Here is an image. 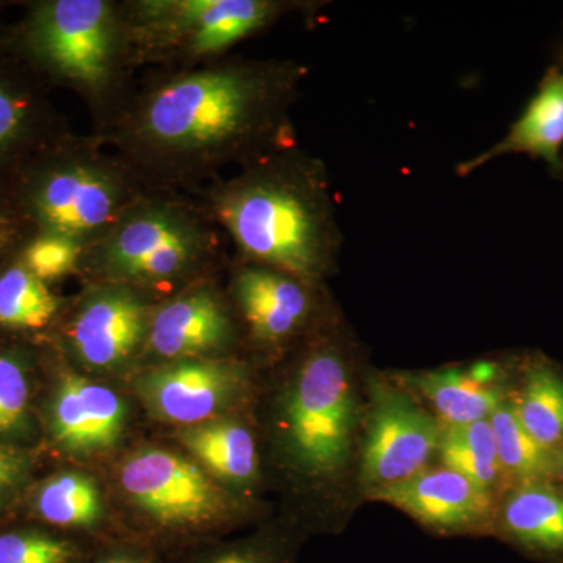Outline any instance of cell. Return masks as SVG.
Masks as SVG:
<instances>
[{"label":"cell","mask_w":563,"mask_h":563,"mask_svg":"<svg viewBox=\"0 0 563 563\" xmlns=\"http://www.w3.org/2000/svg\"><path fill=\"white\" fill-rule=\"evenodd\" d=\"M309 66L224 57L151 69L101 132L92 133L152 188L191 195L225 168L298 146L291 110Z\"/></svg>","instance_id":"cell-1"},{"label":"cell","mask_w":563,"mask_h":563,"mask_svg":"<svg viewBox=\"0 0 563 563\" xmlns=\"http://www.w3.org/2000/svg\"><path fill=\"white\" fill-rule=\"evenodd\" d=\"M240 262L322 284L343 233L321 158L299 146L274 152L192 191Z\"/></svg>","instance_id":"cell-2"},{"label":"cell","mask_w":563,"mask_h":563,"mask_svg":"<svg viewBox=\"0 0 563 563\" xmlns=\"http://www.w3.org/2000/svg\"><path fill=\"white\" fill-rule=\"evenodd\" d=\"M228 246L195 198L155 188L85 247L77 276L91 284L128 285L162 301L213 277L228 262Z\"/></svg>","instance_id":"cell-3"},{"label":"cell","mask_w":563,"mask_h":563,"mask_svg":"<svg viewBox=\"0 0 563 563\" xmlns=\"http://www.w3.org/2000/svg\"><path fill=\"white\" fill-rule=\"evenodd\" d=\"M13 52L38 79L76 92L101 132L135 85L122 0H43L29 9Z\"/></svg>","instance_id":"cell-4"},{"label":"cell","mask_w":563,"mask_h":563,"mask_svg":"<svg viewBox=\"0 0 563 563\" xmlns=\"http://www.w3.org/2000/svg\"><path fill=\"white\" fill-rule=\"evenodd\" d=\"M7 188L36 232L84 247L155 190L98 136L73 132L25 163Z\"/></svg>","instance_id":"cell-5"},{"label":"cell","mask_w":563,"mask_h":563,"mask_svg":"<svg viewBox=\"0 0 563 563\" xmlns=\"http://www.w3.org/2000/svg\"><path fill=\"white\" fill-rule=\"evenodd\" d=\"M307 0H122L135 69L192 68L228 57L288 14L314 13Z\"/></svg>","instance_id":"cell-6"},{"label":"cell","mask_w":563,"mask_h":563,"mask_svg":"<svg viewBox=\"0 0 563 563\" xmlns=\"http://www.w3.org/2000/svg\"><path fill=\"white\" fill-rule=\"evenodd\" d=\"M355 432V395L343 343L317 340L302 355L280 407L285 451L299 472L333 476L346 465Z\"/></svg>","instance_id":"cell-7"},{"label":"cell","mask_w":563,"mask_h":563,"mask_svg":"<svg viewBox=\"0 0 563 563\" xmlns=\"http://www.w3.org/2000/svg\"><path fill=\"white\" fill-rule=\"evenodd\" d=\"M120 484L133 506L166 531H203L224 523L235 507L201 465L157 448L129 455L120 470Z\"/></svg>","instance_id":"cell-8"},{"label":"cell","mask_w":563,"mask_h":563,"mask_svg":"<svg viewBox=\"0 0 563 563\" xmlns=\"http://www.w3.org/2000/svg\"><path fill=\"white\" fill-rule=\"evenodd\" d=\"M158 301L128 285L90 284L69 303L52 339L81 366L120 372L143 355Z\"/></svg>","instance_id":"cell-9"},{"label":"cell","mask_w":563,"mask_h":563,"mask_svg":"<svg viewBox=\"0 0 563 563\" xmlns=\"http://www.w3.org/2000/svg\"><path fill=\"white\" fill-rule=\"evenodd\" d=\"M369 383L372 410L361 474L363 485L373 492L424 472L439 451L442 429L412 396L379 379Z\"/></svg>","instance_id":"cell-10"},{"label":"cell","mask_w":563,"mask_h":563,"mask_svg":"<svg viewBox=\"0 0 563 563\" xmlns=\"http://www.w3.org/2000/svg\"><path fill=\"white\" fill-rule=\"evenodd\" d=\"M229 299L247 339L263 350H277L302 339L322 313L321 284L272 266L229 263Z\"/></svg>","instance_id":"cell-11"},{"label":"cell","mask_w":563,"mask_h":563,"mask_svg":"<svg viewBox=\"0 0 563 563\" xmlns=\"http://www.w3.org/2000/svg\"><path fill=\"white\" fill-rule=\"evenodd\" d=\"M239 324L229 296L207 277L158 301L143 355L162 363L222 358L239 342Z\"/></svg>","instance_id":"cell-12"},{"label":"cell","mask_w":563,"mask_h":563,"mask_svg":"<svg viewBox=\"0 0 563 563\" xmlns=\"http://www.w3.org/2000/svg\"><path fill=\"white\" fill-rule=\"evenodd\" d=\"M246 383L242 362L191 358L155 366L140 377L136 390L158 420L188 428L221 417L242 396Z\"/></svg>","instance_id":"cell-13"},{"label":"cell","mask_w":563,"mask_h":563,"mask_svg":"<svg viewBox=\"0 0 563 563\" xmlns=\"http://www.w3.org/2000/svg\"><path fill=\"white\" fill-rule=\"evenodd\" d=\"M128 406L111 388L62 366L40 410L41 433L62 453H103L120 442Z\"/></svg>","instance_id":"cell-14"},{"label":"cell","mask_w":563,"mask_h":563,"mask_svg":"<svg viewBox=\"0 0 563 563\" xmlns=\"http://www.w3.org/2000/svg\"><path fill=\"white\" fill-rule=\"evenodd\" d=\"M36 81L20 58L0 63V188L9 187L25 163L70 132Z\"/></svg>","instance_id":"cell-15"},{"label":"cell","mask_w":563,"mask_h":563,"mask_svg":"<svg viewBox=\"0 0 563 563\" xmlns=\"http://www.w3.org/2000/svg\"><path fill=\"white\" fill-rule=\"evenodd\" d=\"M369 496L442 531L476 528L492 510L490 492L450 468L424 470L404 483L369 492Z\"/></svg>","instance_id":"cell-16"},{"label":"cell","mask_w":563,"mask_h":563,"mask_svg":"<svg viewBox=\"0 0 563 563\" xmlns=\"http://www.w3.org/2000/svg\"><path fill=\"white\" fill-rule=\"evenodd\" d=\"M563 55L561 62L550 66L540 80L536 95L521 117L510 125L503 140L490 150L474 155L455 168L466 177L483 166L506 155H529L547 163L555 177L563 168Z\"/></svg>","instance_id":"cell-17"},{"label":"cell","mask_w":563,"mask_h":563,"mask_svg":"<svg viewBox=\"0 0 563 563\" xmlns=\"http://www.w3.org/2000/svg\"><path fill=\"white\" fill-rule=\"evenodd\" d=\"M406 383L432 404L446 426L490 420L504 402L501 368L493 362L407 374Z\"/></svg>","instance_id":"cell-18"},{"label":"cell","mask_w":563,"mask_h":563,"mask_svg":"<svg viewBox=\"0 0 563 563\" xmlns=\"http://www.w3.org/2000/svg\"><path fill=\"white\" fill-rule=\"evenodd\" d=\"M69 301L24 265L20 255L0 266V333L38 340L54 335Z\"/></svg>","instance_id":"cell-19"},{"label":"cell","mask_w":563,"mask_h":563,"mask_svg":"<svg viewBox=\"0 0 563 563\" xmlns=\"http://www.w3.org/2000/svg\"><path fill=\"white\" fill-rule=\"evenodd\" d=\"M22 506L33 520L54 531H90L103 520L98 483L88 474L73 470L35 481Z\"/></svg>","instance_id":"cell-20"},{"label":"cell","mask_w":563,"mask_h":563,"mask_svg":"<svg viewBox=\"0 0 563 563\" xmlns=\"http://www.w3.org/2000/svg\"><path fill=\"white\" fill-rule=\"evenodd\" d=\"M179 442L203 470L221 483L243 487L257 476V448L254 435L242 422L213 418L201 424L181 428Z\"/></svg>","instance_id":"cell-21"},{"label":"cell","mask_w":563,"mask_h":563,"mask_svg":"<svg viewBox=\"0 0 563 563\" xmlns=\"http://www.w3.org/2000/svg\"><path fill=\"white\" fill-rule=\"evenodd\" d=\"M35 358L27 347L0 343V440L32 450L41 435Z\"/></svg>","instance_id":"cell-22"},{"label":"cell","mask_w":563,"mask_h":563,"mask_svg":"<svg viewBox=\"0 0 563 563\" xmlns=\"http://www.w3.org/2000/svg\"><path fill=\"white\" fill-rule=\"evenodd\" d=\"M503 528L532 553L563 555V493L547 483L520 485L504 504Z\"/></svg>","instance_id":"cell-23"},{"label":"cell","mask_w":563,"mask_h":563,"mask_svg":"<svg viewBox=\"0 0 563 563\" xmlns=\"http://www.w3.org/2000/svg\"><path fill=\"white\" fill-rule=\"evenodd\" d=\"M525 431L544 450L554 453L563 443V377L550 363L532 362L525 385L512 402Z\"/></svg>","instance_id":"cell-24"},{"label":"cell","mask_w":563,"mask_h":563,"mask_svg":"<svg viewBox=\"0 0 563 563\" xmlns=\"http://www.w3.org/2000/svg\"><path fill=\"white\" fill-rule=\"evenodd\" d=\"M439 454L444 468L468 477L487 492H492L503 474L490 420L446 426Z\"/></svg>","instance_id":"cell-25"},{"label":"cell","mask_w":563,"mask_h":563,"mask_svg":"<svg viewBox=\"0 0 563 563\" xmlns=\"http://www.w3.org/2000/svg\"><path fill=\"white\" fill-rule=\"evenodd\" d=\"M496 451L503 473L521 485L544 483L558 468L554 453L544 450L525 431L514 412L512 402L504 401L490 417Z\"/></svg>","instance_id":"cell-26"},{"label":"cell","mask_w":563,"mask_h":563,"mask_svg":"<svg viewBox=\"0 0 563 563\" xmlns=\"http://www.w3.org/2000/svg\"><path fill=\"white\" fill-rule=\"evenodd\" d=\"M84 547L46 526L0 529V563H85Z\"/></svg>","instance_id":"cell-27"},{"label":"cell","mask_w":563,"mask_h":563,"mask_svg":"<svg viewBox=\"0 0 563 563\" xmlns=\"http://www.w3.org/2000/svg\"><path fill=\"white\" fill-rule=\"evenodd\" d=\"M84 250L80 243L66 236L36 232L18 255L38 279L52 285L77 276Z\"/></svg>","instance_id":"cell-28"},{"label":"cell","mask_w":563,"mask_h":563,"mask_svg":"<svg viewBox=\"0 0 563 563\" xmlns=\"http://www.w3.org/2000/svg\"><path fill=\"white\" fill-rule=\"evenodd\" d=\"M36 455L32 448L0 440V517L25 501L35 483Z\"/></svg>","instance_id":"cell-29"},{"label":"cell","mask_w":563,"mask_h":563,"mask_svg":"<svg viewBox=\"0 0 563 563\" xmlns=\"http://www.w3.org/2000/svg\"><path fill=\"white\" fill-rule=\"evenodd\" d=\"M35 233L9 188H0V266L16 257Z\"/></svg>","instance_id":"cell-30"},{"label":"cell","mask_w":563,"mask_h":563,"mask_svg":"<svg viewBox=\"0 0 563 563\" xmlns=\"http://www.w3.org/2000/svg\"><path fill=\"white\" fill-rule=\"evenodd\" d=\"M195 563H288V558L280 544L251 540L218 548Z\"/></svg>","instance_id":"cell-31"},{"label":"cell","mask_w":563,"mask_h":563,"mask_svg":"<svg viewBox=\"0 0 563 563\" xmlns=\"http://www.w3.org/2000/svg\"><path fill=\"white\" fill-rule=\"evenodd\" d=\"M91 563H155V561L140 551L118 548V550L103 551Z\"/></svg>","instance_id":"cell-32"},{"label":"cell","mask_w":563,"mask_h":563,"mask_svg":"<svg viewBox=\"0 0 563 563\" xmlns=\"http://www.w3.org/2000/svg\"><path fill=\"white\" fill-rule=\"evenodd\" d=\"M555 472H558L559 477H561L563 484V457L558 462V468H555Z\"/></svg>","instance_id":"cell-33"},{"label":"cell","mask_w":563,"mask_h":563,"mask_svg":"<svg viewBox=\"0 0 563 563\" xmlns=\"http://www.w3.org/2000/svg\"><path fill=\"white\" fill-rule=\"evenodd\" d=\"M559 177H561V179L563 180V168H562L561 176H559Z\"/></svg>","instance_id":"cell-34"}]
</instances>
